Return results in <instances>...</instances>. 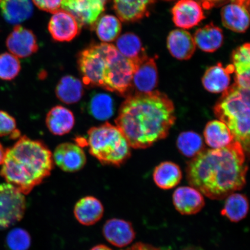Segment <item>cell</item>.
I'll return each mask as SVG.
<instances>
[{"mask_svg": "<svg viewBox=\"0 0 250 250\" xmlns=\"http://www.w3.org/2000/svg\"><path fill=\"white\" fill-rule=\"evenodd\" d=\"M153 178L156 185L161 189H170L180 183L182 171L176 164L165 162L155 168Z\"/></svg>", "mask_w": 250, "mask_h": 250, "instance_id": "obj_26", "label": "cell"}, {"mask_svg": "<svg viewBox=\"0 0 250 250\" xmlns=\"http://www.w3.org/2000/svg\"><path fill=\"white\" fill-rule=\"evenodd\" d=\"M204 136L207 145L213 149L225 147L234 141L229 128L220 121L209 122L205 127Z\"/></svg>", "mask_w": 250, "mask_h": 250, "instance_id": "obj_25", "label": "cell"}, {"mask_svg": "<svg viewBox=\"0 0 250 250\" xmlns=\"http://www.w3.org/2000/svg\"><path fill=\"white\" fill-rule=\"evenodd\" d=\"M167 46L170 54L178 60H188L195 51L193 37L183 29L171 31L167 39Z\"/></svg>", "mask_w": 250, "mask_h": 250, "instance_id": "obj_16", "label": "cell"}, {"mask_svg": "<svg viewBox=\"0 0 250 250\" xmlns=\"http://www.w3.org/2000/svg\"><path fill=\"white\" fill-rule=\"evenodd\" d=\"M156 1V0H152V2H154ZM167 1H169V0H167Z\"/></svg>", "mask_w": 250, "mask_h": 250, "instance_id": "obj_42", "label": "cell"}, {"mask_svg": "<svg viewBox=\"0 0 250 250\" xmlns=\"http://www.w3.org/2000/svg\"><path fill=\"white\" fill-rule=\"evenodd\" d=\"M74 213L80 224L86 226H92L101 220L104 214V207L95 197L86 196L76 203Z\"/></svg>", "mask_w": 250, "mask_h": 250, "instance_id": "obj_18", "label": "cell"}, {"mask_svg": "<svg viewBox=\"0 0 250 250\" xmlns=\"http://www.w3.org/2000/svg\"><path fill=\"white\" fill-rule=\"evenodd\" d=\"M206 9H210L217 6L226 4L228 2H235L249 8L250 0H195Z\"/></svg>", "mask_w": 250, "mask_h": 250, "instance_id": "obj_36", "label": "cell"}, {"mask_svg": "<svg viewBox=\"0 0 250 250\" xmlns=\"http://www.w3.org/2000/svg\"><path fill=\"white\" fill-rule=\"evenodd\" d=\"M103 233L109 243L121 248L129 245L136 237L132 224L118 218H112L106 221L103 226Z\"/></svg>", "mask_w": 250, "mask_h": 250, "instance_id": "obj_15", "label": "cell"}, {"mask_svg": "<svg viewBox=\"0 0 250 250\" xmlns=\"http://www.w3.org/2000/svg\"><path fill=\"white\" fill-rule=\"evenodd\" d=\"M6 243L10 250H27L31 245V237L26 230L15 228L7 234Z\"/></svg>", "mask_w": 250, "mask_h": 250, "instance_id": "obj_34", "label": "cell"}, {"mask_svg": "<svg viewBox=\"0 0 250 250\" xmlns=\"http://www.w3.org/2000/svg\"><path fill=\"white\" fill-rule=\"evenodd\" d=\"M26 208V199L22 193L11 184H0V230L20 221Z\"/></svg>", "mask_w": 250, "mask_h": 250, "instance_id": "obj_7", "label": "cell"}, {"mask_svg": "<svg viewBox=\"0 0 250 250\" xmlns=\"http://www.w3.org/2000/svg\"><path fill=\"white\" fill-rule=\"evenodd\" d=\"M0 174L23 195H27L50 176L54 167L52 154L40 141L21 137L5 151Z\"/></svg>", "mask_w": 250, "mask_h": 250, "instance_id": "obj_3", "label": "cell"}, {"mask_svg": "<svg viewBox=\"0 0 250 250\" xmlns=\"http://www.w3.org/2000/svg\"><path fill=\"white\" fill-rule=\"evenodd\" d=\"M83 86L81 81L71 76L62 78L56 87V95L65 104H74L80 101L83 95Z\"/></svg>", "mask_w": 250, "mask_h": 250, "instance_id": "obj_29", "label": "cell"}, {"mask_svg": "<svg viewBox=\"0 0 250 250\" xmlns=\"http://www.w3.org/2000/svg\"><path fill=\"white\" fill-rule=\"evenodd\" d=\"M5 156V151L4 148H3L1 144L0 143V165H2L3 162H4Z\"/></svg>", "mask_w": 250, "mask_h": 250, "instance_id": "obj_39", "label": "cell"}, {"mask_svg": "<svg viewBox=\"0 0 250 250\" xmlns=\"http://www.w3.org/2000/svg\"><path fill=\"white\" fill-rule=\"evenodd\" d=\"M158 70L155 61L147 56L137 65L134 71L132 90L134 89L135 92L134 94L154 91L158 85Z\"/></svg>", "mask_w": 250, "mask_h": 250, "instance_id": "obj_12", "label": "cell"}, {"mask_svg": "<svg viewBox=\"0 0 250 250\" xmlns=\"http://www.w3.org/2000/svg\"><path fill=\"white\" fill-rule=\"evenodd\" d=\"M107 0H62L61 7L73 15L81 26L95 23Z\"/></svg>", "mask_w": 250, "mask_h": 250, "instance_id": "obj_8", "label": "cell"}, {"mask_svg": "<svg viewBox=\"0 0 250 250\" xmlns=\"http://www.w3.org/2000/svg\"><path fill=\"white\" fill-rule=\"evenodd\" d=\"M34 4L42 11L54 14L60 9L62 0H33Z\"/></svg>", "mask_w": 250, "mask_h": 250, "instance_id": "obj_37", "label": "cell"}, {"mask_svg": "<svg viewBox=\"0 0 250 250\" xmlns=\"http://www.w3.org/2000/svg\"><path fill=\"white\" fill-rule=\"evenodd\" d=\"M116 48L122 55L136 65L147 56L139 37L132 33H125L119 37Z\"/></svg>", "mask_w": 250, "mask_h": 250, "instance_id": "obj_28", "label": "cell"}, {"mask_svg": "<svg viewBox=\"0 0 250 250\" xmlns=\"http://www.w3.org/2000/svg\"><path fill=\"white\" fill-rule=\"evenodd\" d=\"M46 124L50 132L56 136L69 133L75 124V118L70 109L62 105L53 107L46 115Z\"/></svg>", "mask_w": 250, "mask_h": 250, "instance_id": "obj_20", "label": "cell"}, {"mask_svg": "<svg viewBox=\"0 0 250 250\" xmlns=\"http://www.w3.org/2000/svg\"><path fill=\"white\" fill-rule=\"evenodd\" d=\"M221 214L233 223H238L248 214L249 202L248 197L242 193L233 192L226 198Z\"/></svg>", "mask_w": 250, "mask_h": 250, "instance_id": "obj_27", "label": "cell"}, {"mask_svg": "<svg viewBox=\"0 0 250 250\" xmlns=\"http://www.w3.org/2000/svg\"><path fill=\"white\" fill-rule=\"evenodd\" d=\"M248 170L245 151L234 141L223 148L203 149L188 164L187 177L203 195L219 201L243 188Z\"/></svg>", "mask_w": 250, "mask_h": 250, "instance_id": "obj_1", "label": "cell"}, {"mask_svg": "<svg viewBox=\"0 0 250 250\" xmlns=\"http://www.w3.org/2000/svg\"><path fill=\"white\" fill-rule=\"evenodd\" d=\"M171 12L175 25L184 29H191L205 18L201 5L195 0H180Z\"/></svg>", "mask_w": 250, "mask_h": 250, "instance_id": "obj_13", "label": "cell"}, {"mask_svg": "<svg viewBox=\"0 0 250 250\" xmlns=\"http://www.w3.org/2000/svg\"><path fill=\"white\" fill-rule=\"evenodd\" d=\"M122 25L120 20L114 16L106 15L100 19L96 25L97 35L102 42H113L121 33Z\"/></svg>", "mask_w": 250, "mask_h": 250, "instance_id": "obj_30", "label": "cell"}, {"mask_svg": "<svg viewBox=\"0 0 250 250\" xmlns=\"http://www.w3.org/2000/svg\"><path fill=\"white\" fill-rule=\"evenodd\" d=\"M233 64L224 67L221 63L208 68L202 78L203 86L211 93L224 92L229 86L230 74L233 73Z\"/></svg>", "mask_w": 250, "mask_h": 250, "instance_id": "obj_19", "label": "cell"}, {"mask_svg": "<svg viewBox=\"0 0 250 250\" xmlns=\"http://www.w3.org/2000/svg\"><path fill=\"white\" fill-rule=\"evenodd\" d=\"M21 68V62L17 56L9 53L0 55V79H14L20 73Z\"/></svg>", "mask_w": 250, "mask_h": 250, "instance_id": "obj_33", "label": "cell"}, {"mask_svg": "<svg viewBox=\"0 0 250 250\" xmlns=\"http://www.w3.org/2000/svg\"><path fill=\"white\" fill-rule=\"evenodd\" d=\"M113 45L101 43L81 52L78 62L83 83L89 86L102 87L108 56Z\"/></svg>", "mask_w": 250, "mask_h": 250, "instance_id": "obj_6", "label": "cell"}, {"mask_svg": "<svg viewBox=\"0 0 250 250\" xmlns=\"http://www.w3.org/2000/svg\"><path fill=\"white\" fill-rule=\"evenodd\" d=\"M193 39L202 51L211 53L216 51L223 45L224 36L220 28L211 23L197 30Z\"/></svg>", "mask_w": 250, "mask_h": 250, "instance_id": "obj_24", "label": "cell"}, {"mask_svg": "<svg viewBox=\"0 0 250 250\" xmlns=\"http://www.w3.org/2000/svg\"><path fill=\"white\" fill-rule=\"evenodd\" d=\"M178 148L188 158L195 157L204 149L202 137L192 131L181 133L177 141Z\"/></svg>", "mask_w": 250, "mask_h": 250, "instance_id": "obj_32", "label": "cell"}, {"mask_svg": "<svg viewBox=\"0 0 250 250\" xmlns=\"http://www.w3.org/2000/svg\"><path fill=\"white\" fill-rule=\"evenodd\" d=\"M89 109L90 113L97 120H107L114 114V102L107 94L98 93L90 99Z\"/></svg>", "mask_w": 250, "mask_h": 250, "instance_id": "obj_31", "label": "cell"}, {"mask_svg": "<svg viewBox=\"0 0 250 250\" xmlns=\"http://www.w3.org/2000/svg\"><path fill=\"white\" fill-rule=\"evenodd\" d=\"M53 160L62 170L76 172L84 167L86 162L85 152L79 146L73 143L61 144L56 148Z\"/></svg>", "mask_w": 250, "mask_h": 250, "instance_id": "obj_10", "label": "cell"}, {"mask_svg": "<svg viewBox=\"0 0 250 250\" xmlns=\"http://www.w3.org/2000/svg\"><path fill=\"white\" fill-rule=\"evenodd\" d=\"M175 121L173 102L165 94L154 90L127 96L115 124L131 147L143 149L166 138Z\"/></svg>", "mask_w": 250, "mask_h": 250, "instance_id": "obj_2", "label": "cell"}, {"mask_svg": "<svg viewBox=\"0 0 250 250\" xmlns=\"http://www.w3.org/2000/svg\"><path fill=\"white\" fill-rule=\"evenodd\" d=\"M90 154L103 164L120 166L130 156V146L117 126L105 123L87 132Z\"/></svg>", "mask_w": 250, "mask_h": 250, "instance_id": "obj_5", "label": "cell"}, {"mask_svg": "<svg viewBox=\"0 0 250 250\" xmlns=\"http://www.w3.org/2000/svg\"><path fill=\"white\" fill-rule=\"evenodd\" d=\"M90 250H112L110 248H108V247L106 246L105 245H98L95 247Z\"/></svg>", "mask_w": 250, "mask_h": 250, "instance_id": "obj_40", "label": "cell"}, {"mask_svg": "<svg viewBox=\"0 0 250 250\" xmlns=\"http://www.w3.org/2000/svg\"><path fill=\"white\" fill-rule=\"evenodd\" d=\"M0 9L5 21L14 24L28 20L33 12L31 0H1Z\"/></svg>", "mask_w": 250, "mask_h": 250, "instance_id": "obj_21", "label": "cell"}, {"mask_svg": "<svg viewBox=\"0 0 250 250\" xmlns=\"http://www.w3.org/2000/svg\"><path fill=\"white\" fill-rule=\"evenodd\" d=\"M175 208L181 214L194 215L202 210L205 205L204 197L192 187H180L173 195Z\"/></svg>", "mask_w": 250, "mask_h": 250, "instance_id": "obj_14", "label": "cell"}, {"mask_svg": "<svg viewBox=\"0 0 250 250\" xmlns=\"http://www.w3.org/2000/svg\"><path fill=\"white\" fill-rule=\"evenodd\" d=\"M214 113L229 128L234 141L244 151L250 148V89L234 83L223 92L214 108Z\"/></svg>", "mask_w": 250, "mask_h": 250, "instance_id": "obj_4", "label": "cell"}, {"mask_svg": "<svg viewBox=\"0 0 250 250\" xmlns=\"http://www.w3.org/2000/svg\"><path fill=\"white\" fill-rule=\"evenodd\" d=\"M80 25L73 15L59 9L49 21L48 30L56 42H70L80 33Z\"/></svg>", "mask_w": 250, "mask_h": 250, "instance_id": "obj_11", "label": "cell"}, {"mask_svg": "<svg viewBox=\"0 0 250 250\" xmlns=\"http://www.w3.org/2000/svg\"><path fill=\"white\" fill-rule=\"evenodd\" d=\"M152 0H114V9L123 21L129 22L143 18Z\"/></svg>", "mask_w": 250, "mask_h": 250, "instance_id": "obj_22", "label": "cell"}, {"mask_svg": "<svg viewBox=\"0 0 250 250\" xmlns=\"http://www.w3.org/2000/svg\"><path fill=\"white\" fill-rule=\"evenodd\" d=\"M248 9L235 2L224 6L221 13L224 26L234 32L245 33L249 27Z\"/></svg>", "mask_w": 250, "mask_h": 250, "instance_id": "obj_17", "label": "cell"}, {"mask_svg": "<svg viewBox=\"0 0 250 250\" xmlns=\"http://www.w3.org/2000/svg\"><path fill=\"white\" fill-rule=\"evenodd\" d=\"M250 46L249 43L238 47L233 52L232 61L235 71V83L250 89Z\"/></svg>", "mask_w": 250, "mask_h": 250, "instance_id": "obj_23", "label": "cell"}, {"mask_svg": "<svg viewBox=\"0 0 250 250\" xmlns=\"http://www.w3.org/2000/svg\"><path fill=\"white\" fill-rule=\"evenodd\" d=\"M0 1H1V0H0Z\"/></svg>", "mask_w": 250, "mask_h": 250, "instance_id": "obj_43", "label": "cell"}, {"mask_svg": "<svg viewBox=\"0 0 250 250\" xmlns=\"http://www.w3.org/2000/svg\"><path fill=\"white\" fill-rule=\"evenodd\" d=\"M183 250H199L198 249L195 248H188L185 249H184Z\"/></svg>", "mask_w": 250, "mask_h": 250, "instance_id": "obj_41", "label": "cell"}, {"mask_svg": "<svg viewBox=\"0 0 250 250\" xmlns=\"http://www.w3.org/2000/svg\"><path fill=\"white\" fill-rule=\"evenodd\" d=\"M15 119L7 112L0 111V136H9L11 139H17L20 136Z\"/></svg>", "mask_w": 250, "mask_h": 250, "instance_id": "obj_35", "label": "cell"}, {"mask_svg": "<svg viewBox=\"0 0 250 250\" xmlns=\"http://www.w3.org/2000/svg\"><path fill=\"white\" fill-rule=\"evenodd\" d=\"M125 250H163L161 249L143 243H137Z\"/></svg>", "mask_w": 250, "mask_h": 250, "instance_id": "obj_38", "label": "cell"}, {"mask_svg": "<svg viewBox=\"0 0 250 250\" xmlns=\"http://www.w3.org/2000/svg\"><path fill=\"white\" fill-rule=\"evenodd\" d=\"M6 45L17 58L29 57L39 49L36 37L33 31L17 25L6 40Z\"/></svg>", "mask_w": 250, "mask_h": 250, "instance_id": "obj_9", "label": "cell"}]
</instances>
